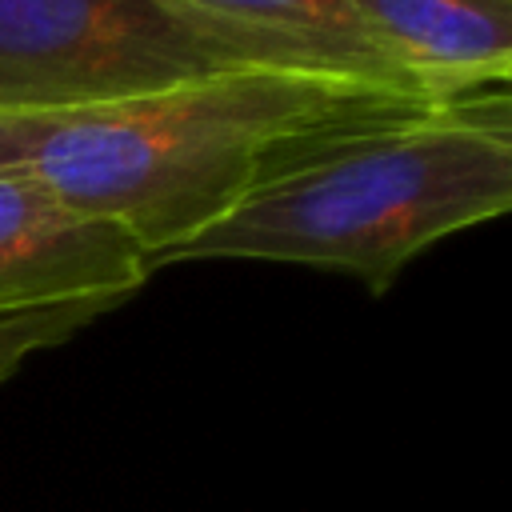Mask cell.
Listing matches in <instances>:
<instances>
[{
	"label": "cell",
	"mask_w": 512,
	"mask_h": 512,
	"mask_svg": "<svg viewBox=\"0 0 512 512\" xmlns=\"http://www.w3.org/2000/svg\"><path fill=\"white\" fill-rule=\"evenodd\" d=\"M264 64L340 68L288 32L184 0H0V112L92 108Z\"/></svg>",
	"instance_id": "3"
},
{
	"label": "cell",
	"mask_w": 512,
	"mask_h": 512,
	"mask_svg": "<svg viewBox=\"0 0 512 512\" xmlns=\"http://www.w3.org/2000/svg\"><path fill=\"white\" fill-rule=\"evenodd\" d=\"M512 208L508 96L336 140L180 244L176 260H272L348 272L388 292L444 236Z\"/></svg>",
	"instance_id": "2"
},
{
	"label": "cell",
	"mask_w": 512,
	"mask_h": 512,
	"mask_svg": "<svg viewBox=\"0 0 512 512\" xmlns=\"http://www.w3.org/2000/svg\"><path fill=\"white\" fill-rule=\"evenodd\" d=\"M184 4L288 32V36L312 44L320 56H328L344 72H356V76H368V80H380L392 88L424 92L400 68L388 64V56L372 44V36L364 32V24L348 0H184ZM424 96H432V92H424ZM448 104H460V100H448Z\"/></svg>",
	"instance_id": "6"
},
{
	"label": "cell",
	"mask_w": 512,
	"mask_h": 512,
	"mask_svg": "<svg viewBox=\"0 0 512 512\" xmlns=\"http://www.w3.org/2000/svg\"><path fill=\"white\" fill-rule=\"evenodd\" d=\"M148 252L116 224L60 204L28 176L0 172V316L80 300H132Z\"/></svg>",
	"instance_id": "4"
},
{
	"label": "cell",
	"mask_w": 512,
	"mask_h": 512,
	"mask_svg": "<svg viewBox=\"0 0 512 512\" xmlns=\"http://www.w3.org/2000/svg\"><path fill=\"white\" fill-rule=\"evenodd\" d=\"M120 308V300H80V304H56L36 312H12L0 316V384L20 372V364L44 348H56L84 332L104 312Z\"/></svg>",
	"instance_id": "7"
},
{
	"label": "cell",
	"mask_w": 512,
	"mask_h": 512,
	"mask_svg": "<svg viewBox=\"0 0 512 512\" xmlns=\"http://www.w3.org/2000/svg\"><path fill=\"white\" fill-rule=\"evenodd\" d=\"M372 44L440 100L504 92L512 0H348Z\"/></svg>",
	"instance_id": "5"
},
{
	"label": "cell",
	"mask_w": 512,
	"mask_h": 512,
	"mask_svg": "<svg viewBox=\"0 0 512 512\" xmlns=\"http://www.w3.org/2000/svg\"><path fill=\"white\" fill-rule=\"evenodd\" d=\"M440 108L456 104L324 64L236 68L92 108L0 112V172L124 228L160 268L320 148Z\"/></svg>",
	"instance_id": "1"
}]
</instances>
